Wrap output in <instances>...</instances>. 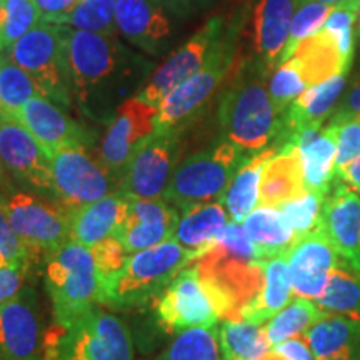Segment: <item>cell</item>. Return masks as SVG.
I'll return each instance as SVG.
<instances>
[{"instance_id":"17","label":"cell","mask_w":360,"mask_h":360,"mask_svg":"<svg viewBox=\"0 0 360 360\" xmlns=\"http://www.w3.org/2000/svg\"><path fill=\"white\" fill-rule=\"evenodd\" d=\"M179 212L167 200L132 199L125 197L122 222L117 238L130 255L174 238L179 224Z\"/></svg>"},{"instance_id":"13","label":"cell","mask_w":360,"mask_h":360,"mask_svg":"<svg viewBox=\"0 0 360 360\" xmlns=\"http://www.w3.org/2000/svg\"><path fill=\"white\" fill-rule=\"evenodd\" d=\"M0 200L12 229L32 254L44 252L49 255L70 240L64 207L52 205L27 192H13Z\"/></svg>"},{"instance_id":"23","label":"cell","mask_w":360,"mask_h":360,"mask_svg":"<svg viewBox=\"0 0 360 360\" xmlns=\"http://www.w3.org/2000/svg\"><path fill=\"white\" fill-rule=\"evenodd\" d=\"M289 143H295L302 162L304 182L307 192L327 195L335 179L337 130L334 122L326 127H307L300 130Z\"/></svg>"},{"instance_id":"46","label":"cell","mask_w":360,"mask_h":360,"mask_svg":"<svg viewBox=\"0 0 360 360\" xmlns=\"http://www.w3.org/2000/svg\"><path fill=\"white\" fill-rule=\"evenodd\" d=\"M214 245H217L225 254L232 255L236 259L247 260V262H259L255 247L240 222H232V220L227 222V225L220 231L217 238H215Z\"/></svg>"},{"instance_id":"27","label":"cell","mask_w":360,"mask_h":360,"mask_svg":"<svg viewBox=\"0 0 360 360\" xmlns=\"http://www.w3.org/2000/svg\"><path fill=\"white\" fill-rule=\"evenodd\" d=\"M229 214L220 200L205 202L182 210L174 240L192 250L200 259L215 244V238L227 225Z\"/></svg>"},{"instance_id":"8","label":"cell","mask_w":360,"mask_h":360,"mask_svg":"<svg viewBox=\"0 0 360 360\" xmlns=\"http://www.w3.org/2000/svg\"><path fill=\"white\" fill-rule=\"evenodd\" d=\"M56 360H132V340L115 315L90 310L58 334Z\"/></svg>"},{"instance_id":"40","label":"cell","mask_w":360,"mask_h":360,"mask_svg":"<svg viewBox=\"0 0 360 360\" xmlns=\"http://www.w3.org/2000/svg\"><path fill=\"white\" fill-rule=\"evenodd\" d=\"M267 87L274 109L278 115H282L287 110V107L309 89V85L304 80L299 62L294 57H290L289 60L282 62L274 69Z\"/></svg>"},{"instance_id":"11","label":"cell","mask_w":360,"mask_h":360,"mask_svg":"<svg viewBox=\"0 0 360 360\" xmlns=\"http://www.w3.org/2000/svg\"><path fill=\"white\" fill-rule=\"evenodd\" d=\"M115 179L87 147H69L52 157V193L65 212L109 195Z\"/></svg>"},{"instance_id":"35","label":"cell","mask_w":360,"mask_h":360,"mask_svg":"<svg viewBox=\"0 0 360 360\" xmlns=\"http://www.w3.org/2000/svg\"><path fill=\"white\" fill-rule=\"evenodd\" d=\"M315 302L309 299L297 297L283 307L281 312H277L265 326L267 337L272 349L282 342L292 339V337L304 335L315 322L326 317Z\"/></svg>"},{"instance_id":"24","label":"cell","mask_w":360,"mask_h":360,"mask_svg":"<svg viewBox=\"0 0 360 360\" xmlns=\"http://www.w3.org/2000/svg\"><path fill=\"white\" fill-rule=\"evenodd\" d=\"M345 87V74L334 75L323 82L312 85L300 94L281 115L282 127L276 146L283 147L295 137L300 130L307 127H321L339 101Z\"/></svg>"},{"instance_id":"16","label":"cell","mask_w":360,"mask_h":360,"mask_svg":"<svg viewBox=\"0 0 360 360\" xmlns=\"http://www.w3.org/2000/svg\"><path fill=\"white\" fill-rule=\"evenodd\" d=\"M0 167L20 184L52 193V159L19 120L0 115Z\"/></svg>"},{"instance_id":"30","label":"cell","mask_w":360,"mask_h":360,"mask_svg":"<svg viewBox=\"0 0 360 360\" xmlns=\"http://www.w3.org/2000/svg\"><path fill=\"white\" fill-rule=\"evenodd\" d=\"M292 57L299 62L304 80L309 87L321 84L334 75H347L350 70V65L342 57L339 45L326 29L304 39L297 45Z\"/></svg>"},{"instance_id":"14","label":"cell","mask_w":360,"mask_h":360,"mask_svg":"<svg viewBox=\"0 0 360 360\" xmlns=\"http://www.w3.org/2000/svg\"><path fill=\"white\" fill-rule=\"evenodd\" d=\"M157 314L160 323L169 332L192 327H215L220 319L214 297L197 267L182 270L169 283L159 299Z\"/></svg>"},{"instance_id":"32","label":"cell","mask_w":360,"mask_h":360,"mask_svg":"<svg viewBox=\"0 0 360 360\" xmlns=\"http://www.w3.org/2000/svg\"><path fill=\"white\" fill-rule=\"evenodd\" d=\"M315 360H327L342 350L360 345V319L326 315L304 334Z\"/></svg>"},{"instance_id":"39","label":"cell","mask_w":360,"mask_h":360,"mask_svg":"<svg viewBox=\"0 0 360 360\" xmlns=\"http://www.w3.org/2000/svg\"><path fill=\"white\" fill-rule=\"evenodd\" d=\"M332 8H334V6L314 2V0H297V7L290 24L289 40H287L285 49L282 52L281 64L294 56L297 45L302 42L304 39L322 30L328 15H330Z\"/></svg>"},{"instance_id":"41","label":"cell","mask_w":360,"mask_h":360,"mask_svg":"<svg viewBox=\"0 0 360 360\" xmlns=\"http://www.w3.org/2000/svg\"><path fill=\"white\" fill-rule=\"evenodd\" d=\"M42 20L37 4L34 0H6L0 30V52L7 51L11 45L34 29Z\"/></svg>"},{"instance_id":"15","label":"cell","mask_w":360,"mask_h":360,"mask_svg":"<svg viewBox=\"0 0 360 360\" xmlns=\"http://www.w3.org/2000/svg\"><path fill=\"white\" fill-rule=\"evenodd\" d=\"M157 114L159 107L135 96L119 107L107 125L98 157L119 184L135 148L157 130Z\"/></svg>"},{"instance_id":"60","label":"cell","mask_w":360,"mask_h":360,"mask_svg":"<svg viewBox=\"0 0 360 360\" xmlns=\"http://www.w3.org/2000/svg\"><path fill=\"white\" fill-rule=\"evenodd\" d=\"M355 117H357V119L360 120V112H357V114H355Z\"/></svg>"},{"instance_id":"49","label":"cell","mask_w":360,"mask_h":360,"mask_svg":"<svg viewBox=\"0 0 360 360\" xmlns=\"http://www.w3.org/2000/svg\"><path fill=\"white\" fill-rule=\"evenodd\" d=\"M37 4L42 20L60 24L69 13L77 7L80 0H34Z\"/></svg>"},{"instance_id":"37","label":"cell","mask_w":360,"mask_h":360,"mask_svg":"<svg viewBox=\"0 0 360 360\" xmlns=\"http://www.w3.org/2000/svg\"><path fill=\"white\" fill-rule=\"evenodd\" d=\"M219 332L215 327H192L180 330L157 360H222Z\"/></svg>"},{"instance_id":"51","label":"cell","mask_w":360,"mask_h":360,"mask_svg":"<svg viewBox=\"0 0 360 360\" xmlns=\"http://www.w3.org/2000/svg\"><path fill=\"white\" fill-rule=\"evenodd\" d=\"M169 2L175 8V12L187 20L207 11L215 0H169Z\"/></svg>"},{"instance_id":"48","label":"cell","mask_w":360,"mask_h":360,"mask_svg":"<svg viewBox=\"0 0 360 360\" xmlns=\"http://www.w3.org/2000/svg\"><path fill=\"white\" fill-rule=\"evenodd\" d=\"M27 269L29 264L25 262H7L0 269V305L19 294L24 287Z\"/></svg>"},{"instance_id":"33","label":"cell","mask_w":360,"mask_h":360,"mask_svg":"<svg viewBox=\"0 0 360 360\" xmlns=\"http://www.w3.org/2000/svg\"><path fill=\"white\" fill-rule=\"evenodd\" d=\"M217 332L222 357L227 360H259L272 350L265 323L225 319Z\"/></svg>"},{"instance_id":"21","label":"cell","mask_w":360,"mask_h":360,"mask_svg":"<svg viewBox=\"0 0 360 360\" xmlns=\"http://www.w3.org/2000/svg\"><path fill=\"white\" fill-rule=\"evenodd\" d=\"M319 231L342 260L360 272V193L342 184L323 200Z\"/></svg>"},{"instance_id":"29","label":"cell","mask_w":360,"mask_h":360,"mask_svg":"<svg viewBox=\"0 0 360 360\" xmlns=\"http://www.w3.org/2000/svg\"><path fill=\"white\" fill-rule=\"evenodd\" d=\"M278 150H281V147L272 143L270 147L257 152V154L249 157L232 177L227 191L224 192L222 199H220L232 222L242 224L247 215L257 207L262 170L265 164Z\"/></svg>"},{"instance_id":"7","label":"cell","mask_w":360,"mask_h":360,"mask_svg":"<svg viewBox=\"0 0 360 360\" xmlns=\"http://www.w3.org/2000/svg\"><path fill=\"white\" fill-rule=\"evenodd\" d=\"M247 159L245 152L229 141L192 154L175 169L162 199L180 210L220 200Z\"/></svg>"},{"instance_id":"45","label":"cell","mask_w":360,"mask_h":360,"mask_svg":"<svg viewBox=\"0 0 360 360\" xmlns=\"http://www.w3.org/2000/svg\"><path fill=\"white\" fill-rule=\"evenodd\" d=\"M92 254L96 257V264L101 274L103 285L115 276L117 272L124 269V265L127 264L130 254L125 250L122 242L119 238L110 237L107 240H103L102 244L92 247Z\"/></svg>"},{"instance_id":"1","label":"cell","mask_w":360,"mask_h":360,"mask_svg":"<svg viewBox=\"0 0 360 360\" xmlns=\"http://www.w3.org/2000/svg\"><path fill=\"white\" fill-rule=\"evenodd\" d=\"M72 97L96 124L109 125L119 107L137 96L155 64L127 47L119 35H102L67 25Z\"/></svg>"},{"instance_id":"6","label":"cell","mask_w":360,"mask_h":360,"mask_svg":"<svg viewBox=\"0 0 360 360\" xmlns=\"http://www.w3.org/2000/svg\"><path fill=\"white\" fill-rule=\"evenodd\" d=\"M4 52L30 75L44 97L69 109L74 97L67 25L40 20Z\"/></svg>"},{"instance_id":"22","label":"cell","mask_w":360,"mask_h":360,"mask_svg":"<svg viewBox=\"0 0 360 360\" xmlns=\"http://www.w3.org/2000/svg\"><path fill=\"white\" fill-rule=\"evenodd\" d=\"M297 0H255L250 11L252 60L270 74L281 64Z\"/></svg>"},{"instance_id":"58","label":"cell","mask_w":360,"mask_h":360,"mask_svg":"<svg viewBox=\"0 0 360 360\" xmlns=\"http://www.w3.org/2000/svg\"><path fill=\"white\" fill-rule=\"evenodd\" d=\"M6 264H7V259L4 257V254H2V252H0V269H2Z\"/></svg>"},{"instance_id":"57","label":"cell","mask_w":360,"mask_h":360,"mask_svg":"<svg viewBox=\"0 0 360 360\" xmlns=\"http://www.w3.org/2000/svg\"><path fill=\"white\" fill-rule=\"evenodd\" d=\"M4 174L6 172H4V169L0 167V192H2V187H4ZM2 197L4 195H0V199H2Z\"/></svg>"},{"instance_id":"10","label":"cell","mask_w":360,"mask_h":360,"mask_svg":"<svg viewBox=\"0 0 360 360\" xmlns=\"http://www.w3.org/2000/svg\"><path fill=\"white\" fill-rule=\"evenodd\" d=\"M177 132L155 130L141 146L135 148L122 179L119 192L132 199H160L175 172L179 159Z\"/></svg>"},{"instance_id":"42","label":"cell","mask_w":360,"mask_h":360,"mask_svg":"<svg viewBox=\"0 0 360 360\" xmlns=\"http://www.w3.org/2000/svg\"><path fill=\"white\" fill-rule=\"evenodd\" d=\"M360 0H349L332 8L330 15L322 29H326L332 39L339 45V51L344 60L352 65L355 49V24H357Z\"/></svg>"},{"instance_id":"3","label":"cell","mask_w":360,"mask_h":360,"mask_svg":"<svg viewBox=\"0 0 360 360\" xmlns=\"http://www.w3.org/2000/svg\"><path fill=\"white\" fill-rule=\"evenodd\" d=\"M247 11H238L227 20V27L217 47L212 52L207 64L187 79L186 82L175 87L167 97L159 103L157 114V130L160 132L182 134L188 125L195 122L204 112L224 80L236 67L237 47L240 32L244 30Z\"/></svg>"},{"instance_id":"18","label":"cell","mask_w":360,"mask_h":360,"mask_svg":"<svg viewBox=\"0 0 360 360\" xmlns=\"http://www.w3.org/2000/svg\"><path fill=\"white\" fill-rule=\"evenodd\" d=\"M0 360H40V321L32 287L0 305Z\"/></svg>"},{"instance_id":"2","label":"cell","mask_w":360,"mask_h":360,"mask_svg":"<svg viewBox=\"0 0 360 360\" xmlns=\"http://www.w3.org/2000/svg\"><path fill=\"white\" fill-rule=\"evenodd\" d=\"M267 75L252 58H247L220 96V130L225 141L245 154H257L270 147L281 134L282 120L270 101Z\"/></svg>"},{"instance_id":"25","label":"cell","mask_w":360,"mask_h":360,"mask_svg":"<svg viewBox=\"0 0 360 360\" xmlns=\"http://www.w3.org/2000/svg\"><path fill=\"white\" fill-rule=\"evenodd\" d=\"M124 209L125 195L122 192H115L79 209L69 210L67 217H69L70 240L92 249L107 238L115 237L122 222Z\"/></svg>"},{"instance_id":"47","label":"cell","mask_w":360,"mask_h":360,"mask_svg":"<svg viewBox=\"0 0 360 360\" xmlns=\"http://www.w3.org/2000/svg\"><path fill=\"white\" fill-rule=\"evenodd\" d=\"M0 252L7 259V262L29 264L34 255L29 247L24 244V240L12 229L6 209L2 205V200H0Z\"/></svg>"},{"instance_id":"26","label":"cell","mask_w":360,"mask_h":360,"mask_svg":"<svg viewBox=\"0 0 360 360\" xmlns=\"http://www.w3.org/2000/svg\"><path fill=\"white\" fill-rule=\"evenodd\" d=\"M307 193L304 182L302 162L295 143H285L270 159L262 170L259 188V204L274 207L300 199Z\"/></svg>"},{"instance_id":"38","label":"cell","mask_w":360,"mask_h":360,"mask_svg":"<svg viewBox=\"0 0 360 360\" xmlns=\"http://www.w3.org/2000/svg\"><path fill=\"white\" fill-rule=\"evenodd\" d=\"M115 6L117 0H80L60 25H70L85 32L117 35Z\"/></svg>"},{"instance_id":"52","label":"cell","mask_w":360,"mask_h":360,"mask_svg":"<svg viewBox=\"0 0 360 360\" xmlns=\"http://www.w3.org/2000/svg\"><path fill=\"white\" fill-rule=\"evenodd\" d=\"M335 179L360 193V155L335 174Z\"/></svg>"},{"instance_id":"54","label":"cell","mask_w":360,"mask_h":360,"mask_svg":"<svg viewBox=\"0 0 360 360\" xmlns=\"http://www.w3.org/2000/svg\"><path fill=\"white\" fill-rule=\"evenodd\" d=\"M327 360H360V345L342 350V352L332 355V357Z\"/></svg>"},{"instance_id":"59","label":"cell","mask_w":360,"mask_h":360,"mask_svg":"<svg viewBox=\"0 0 360 360\" xmlns=\"http://www.w3.org/2000/svg\"><path fill=\"white\" fill-rule=\"evenodd\" d=\"M357 34L360 35V4H359V12H357Z\"/></svg>"},{"instance_id":"55","label":"cell","mask_w":360,"mask_h":360,"mask_svg":"<svg viewBox=\"0 0 360 360\" xmlns=\"http://www.w3.org/2000/svg\"><path fill=\"white\" fill-rule=\"evenodd\" d=\"M259 360H289V359H285V357H283V355L277 354L276 350H270V352L265 354L264 357H260Z\"/></svg>"},{"instance_id":"56","label":"cell","mask_w":360,"mask_h":360,"mask_svg":"<svg viewBox=\"0 0 360 360\" xmlns=\"http://www.w3.org/2000/svg\"><path fill=\"white\" fill-rule=\"evenodd\" d=\"M314 2H321V4H327V6H339V4L349 2V0H314Z\"/></svg>"},{"instance_id":"5","label":"cell","mask_w":360,"mask_h":360,"mask_svg":"<svg viewBox=\"0 0 360 360\" xmlns=\"http://www.w3.org/2000/svg\"><path fill=\"white\" fill-rule=\"evenodd\" d=\"M197 255L174 238L150 249L135 252L109 282L103 285L102 304L110 307H141L169 287Z\"/></svg>"},{"instance_id":"34","label":"cell","mask_w":360,"mask_h":360,"mask_svg":"<svg viewBox=\"0 0 360 360\" xmlns=\"http://www.w3.org/2000/svg\"><path fill=\"white\" fill-rule=\"evenodd\" d=\"M315 305L327 315L360 319V272L339 259Z\"/></svg>"},{"instance_id":"9","label":"cell","mask_w":360,"mask_h":360,"mask_svg":"<svg viewBox=\"0 0 360 360\" xmlns=\"http://www.w3.org/2000/svg\"><path fill=\"white\" fill-rule=\"evenodd\" d=\"M184 20L169 0H117V35L146 56L167 53L180 37Z\"/></svg>"},{"instance_id":"43","label":"cell","mask_w":360,"mask_h":360,"mask_svg":"<svg viewBox=\"0 0 360 360\" xmlns=\"http://www.w3.org/2000/svg\"><path fill=\"white\" fill-rule=\"evenodd\" d=\"M326 197L327 195H321V193L307 192L300 199L285 202V204L278 205L277 209H281L285 214L295 236L300 238L319 229V219H321Z\"/></svg>"},{"instance_id":"44","label":"cell","mask_w":360,"mask_h":360,"mask_svg":"<svg viewBox=\"0 0 360 360\" xmlns=\"http://www.w3.org/2000/svg\"><path fill=\"white\" fill-rule=\"evenodd\" d=\"M337 130V155L335 174L360 155V120L355 114L337 112L332 117Z\"/></svg>"},{"instance_id":"50","label":"cell","mask_w":360,"mask_h":360,"mask_svg":"<svg viewBox=\"0 0 360 360\" xmlns=\"http://www.w3.org/2000/svg\"><path fill=\"white\" fill-rule=\"evenodd\" d=\"M272 350H276L277 354L283 355V357L289 360H315L304 335L292 337V339L276 345Z\"/></svg>"},{"instance_id":"53","label":"cell","mask_w":360,"mask_h":360,"mask_svg":"<svg viewBox=\"0 0 360 360\" xmlns=\"http://www.w3.org/2000/svg\"><path fill=\"white\" fill-rule=\"evenodd\" d=\"M339 112H349V114H357V112H360V75L359 82L354 85L352 90H350L347 101L344 102V105L340 107Z\"/></svg>"},{"instance_id":"31","label":"cell","mask_w":360,"mask_h":360,"mask_svg":"<svg viewBox=\"0 0 360 360\" xmlns=\"http://www.w3.org/2000/svg\"><path fill=\"white\" fill-rule=\"evenodd\" d=\"M264 287L255 302L242 310L240 319L257 323H267L277 312L290 302L292 282L287 265V254L277 255L262 262Z\"/></svg>"},{"instance_id":"28","label":"cell","mask_w":360,"mask_h":360,"mask_svg":"<svg viewBox=\"0 0 360 360\" xmlns=\"http://www.w3.org/2000/svg\"><path fill=\"white\" fill-rule=\"evenodd\" d=\"M242 225L255 247L259 262L287 254L290 247L299 240L285 214L274 207H255L244 219Z\"/></svg>"},{"instance_id":"19","label":"cell","mask_w":360,"mask_h":360,"mask_svg":"<svg viewBox=\"0 0 360 360\" xmlns=\"http://www.w3.org/2000/svg\"><path fill=\"white\" fill-rule=\"evenodd\" d=\"M13 119L19 120L37 139L51 159L64 148L89 147L92 143L89 130L42 94L30 98Z\"/></svg>"},{"instance_id":"4","label":"cell","mask_w":360,"mask_h":360,"mask_svg":"<svg viewBox=\"0 0 360 360\" xmlns=\"http://www.w3.org/2000/svg\"><path fill=\"white\" fill-rule=\"evenodd\" d=\"M45 282L58 327L67 328L102 304L103 282L92 250L75 240L47 255Z\"/></svg>"},{"instance_id":"12","label":"cell","mask_w":360,"mask_h":360,"mask_svg":"<svg viewBox=\"0 0 360 360\" xmlns=\"http://www.w3.org/2000/svg\"><path fill=\"white\" fill-rule=\"evenodd\" d=\"M225 27H227V20L220 15L207 20L177 51L165 58L164 64L157 67L137 96L142 101L159 107V103L175 87L195 75L207 64L219 40L222 39Z\"/></svg>"},{"instance_id":"20","label":"cell","mask_w":360,"mask_h":360,"mask_svg":"<svg viewBox=\"0 0 360 360\" xmlns=\"http://www.w3.org/2000/svg\"><path fill=\"white\" fill-rule=\"evenodd\" d=\"M339 259V254L319 229L300 237L287 252L294 295L309 300L319 299Z\"/></svg>"},{"instance_id":"61","label":"cell","mask_w":360,"mask_h":360,"mask_svg":"<svg viewBox=\"0 0 360 360\" xmlns=\"http://www.w3.org/2000/svg\"><path fill=\"white\" fill-rule=\"evenodd\" d=\"M222 360H227V359H224V357H222Z\"/></svg>"},{"instance_id":"36","label":"cell","mask_w":360,"mask_h":360,"mask_svg":"<svg viewBox=\"0 0 360 360\" xmlns=\"http://www.w3.org/2000/svg\"><path fill=\"white\" fill-rule=\"evenodd\" d=\"M39 89L25 70H22L6 52H0V115L13 117Z\"/></svg>"}]
</instances>
